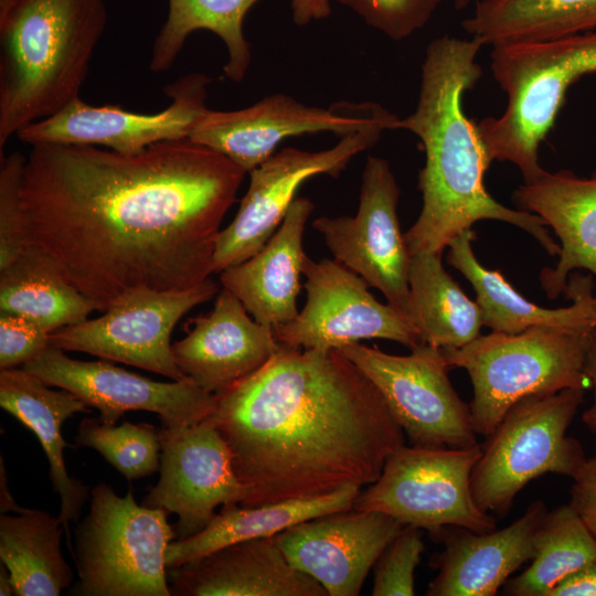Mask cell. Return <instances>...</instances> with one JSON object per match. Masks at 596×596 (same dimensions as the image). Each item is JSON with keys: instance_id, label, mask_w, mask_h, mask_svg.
Wrapping results in <instances>:
<instances>
[{"instance_id": "cell-14", "label": "cell", "mask_w": 596, "mask_h": 596, "mask_svg": "<svg viewBox=\"0 0 596 596\" xmlns=\"http://www.w3.org/2000/svg\"><path fill=\"white\" fill-rule=\"evenodd\" d=\"M302 275L307 301L292 320L273 328L279 343L319 350H338L361 339H386L411 350L424 343L408 319L377 301L370 285L340 262L306 256Z\"/></svg>"}, {"instance_id": "cell-43", "label": "cell", "mask_w": 596, "mask_h": 596, "mask_svg": "<svg viewBox=\"0 0 596 596\" xmlns=\"http://www.w3.org/2000/svg\"><path fill=\"white\" fill-rule=\"evenodd\" d=\"M6 475H3V465L1 460V513H7L9 510H13V512H22L25 509L20 508L10 496L7 482H6Z\"/></svg>"}, {"instance_id": "cell-34", "label": "cell", "mask_w": 596, "mask_h": 596, "mask_svg": "<svg viewBox=\"0 0 596 596\" xmlns=\"http://www.w3.org/2000/svg\"><path fill=\"white\" fill-rule=\"evenodd\" d=\"M75 443L97 450L127 480L148 477L160 467L159 429L147 424L125 422L115 426L84 418Z\"/></svg>"}, {"instance_id": "cell-20", "label": "cell", "mask_w": 596, "mask_h": 596, "mask_svg": "<svg viewBox=\"0 0 596 596\" xmlns=\"http://www.w3.org/2000/svg\"><path fill=\"white\" fill-rule=\"evenodd\" d=\"M172 344L181 373L214 395L265 365L280 344L269 326L257 322L228 289L217 292L213 310Z\"/></svg>"}, {"instance_id": "cell-9", "label": "cell", "mask_w": 596, "mask_h": 596, "mask_svg": "<svg viewBox=\"0 0 596 596\" xmlns=\"http://www.w3.org/2000/svg\"><path fill=\"white\" fill-rule=\"evenodd\" d=\"M481 453L480 445L430 448L404 444L389 457L379 479L359 493L353 509L384 512L430 533L444 526L478 533L496 530L494 515L477 505L471 490V473Z\"/></svg>"}, {"instance_id": "cell-6", "label": "cell", "mask_w": 596, "mask_h": 596, "mask_svg": "<svg viewBox=\"0 0 596 596\" xmlns=\"http://www.w3.org/2000/svg\"><path fill=\"white\" fill-rule=\"evenodd\" d=\"M592 331V330H590ZM590 331L533 327L492 331L455 349H440L448 368L466 370L477 435L489 436L520 400L565 389L590 387L585 371Z\"/></svg>"}, {"instance_id": "cell-4", "label": "cell", "mask_w": 596, "mask_h": 596, "mask_svg": "<svg viewBox=\"0 0 596 596\" xmlns=\"http://www.w3.org/2000/svg\"><path fill=\"white\" fill-rule=\"evenodd\" d=\"M106 23L105 0H0V156L79 97Z\"/></svg>"}, {"instance_id": "cell-13", "label": "cell", "mask_w": 596, "mask_h": 596, "mask_svg": "<svg viewBox=\"0 0 596 596\" xmlns=\"http://www.w3.org/2000/svg\"><path fill=\"white\" fill-rule=\"evenodd\" d=\"M217 292V284L210 278L185 290L131 292L103 316L50 333L49 347L85 352L180 381L185 376L173 359L172 330L188 311Z\"/></svg>"}, {"instance_id": "cell-40", "label": "cell", "mask_w": 596, "mask_h": 596, "mask_svg": "<svg viewBox=\"0 0 596 596\" xmlns=\"http://www.w3.org/2000/svg\"><path fill=\"white\" fill-rule=\"evenodd\" d=\"M549 596H596V561L562 579Z\"/></svg>"}, {"instance_id": "cell-5", "label": "cell", "mask_w": 596, "mask_h": 596, "mask_svg": "<svg viewBox=\"0 0 596 596\" xmlns=\"http://www.w3.org/2000/svg\"><path fill=\"white\" fill-rule=\"evenodd\" d=\"M490 70L507 94L499 117L477 121L491 161H508L524 182L545 170L539 149L553 128L568 88L596 74V30L563 39L492 47Z\"/></svg>"}, {"instance_id": "cell-22", "label": "cell", "mask_w": 596, "mask_h": 596, "mask_svg": "<svg viewBox=\"0 0 596 596\" xmlns=\"http://www.w3.org/2000/svg\"><path fill=\"white\" fill-rule=\"evenodd\" d=\"M173 596H328L294 567L274 536L233 543L167 570Z\"/></svg>"}, {"instance_id": "cell-35", "label": "cell", "mask_w": 596, "mask_h": 596, "mask_svg": "<svg viewBox=\"0 0 596 596\" xmlns=\"http://www.w3.org/2000/svg\"><path fill=\"white\" fill-rule=\"evenodd\" d=\"M393 41L424 28L445 0H336Z\"/></svg>"}, {"instance_id": "cell-25", "label": "cell", "mask_w": 596, "mask_h": 596, "mask_svg": "<svg viewBox=\"0 0 596 596\" xmlns=\"http://www.w3.org/2000/svg\"><path fill=\"white\" fill-rule=\"evenodd\" d=\"M0 406L26 426L38 437L50 465L49 477L61 498L58 519L66 532L72 555L70 522H77L91 490L67 472L63 450L67 446L61 434L63 423L87 406L66 390H52L24 369L0 371Z\"/></svg>"}, {"instance_id": "cell-39", "label": "cell", "mask_w": 596, "mask_h": 596, "mask_svg": "<svg viewBox=\"0 0 596 596\" xmlns=\"http://www.w3.org/2000/svg\"><path fill=\"white\" fill-rule=\"evenodd\" d=\"M570 504L596 541V456L586 458L573 477Z\"/></svg>"}, {"instance_id": "cell-1", "label": "cell", "mask_w": 596, "mask_h": 596, "mask_svg": "<svg viewBox=\"0 0 596 596\" xmlns=\"http://www.w3.org/2000/svg\"><path fill=\"white\" fill-rule=\"evenodd\" d=\"M247 172L189 138L124 153L31 146L21 202L28 246L97 311L210 278L221 223Z\"/></svg>"}, {"instance_id": "cell-36", "label": "cell", "mask_w": 596, "mask_h": 596, "mask_svg": "<svg viewBox=\"0 0 596 596\" xmlns=\"http://www.w3.org/2000/svg\"><path fill=\"white\" fill-rule=\"evenodd\" d=\"M422 529L405 525L374 565L373 596L415 595V570L424 551Z\"/></svg>"}, {"instance_id": "cell-10", "label": "cell", "mask_w": 596, "mask_h": 596, "mask_svg": "<svg viewBox=\"0 0 596 596\" xmlns=\"http://www.w3.org/2000/svg\"><path fill=\"white\" fill-rule=\"evenodd\" d=\"M375 385L412 446H478L470 406L448 377L440 349L423 343L393 355L359 342L338 349Z\"/></svg>"}, {"instance_id": "cell-33", "label": "cell", "mask_w": 596, "mask_h": 596, "mask_svg": "<svg viewBox=\"0 0 596 596\" xmlns=\"http://www.w3.org/2000/svg\"><path fill=\"white\" fill-rule=\"evenodd\" d=\"M530 566L503 585L509 596H549L565 577L596 561V541L573 509L547 511L534 534Z\"/></svg>"}, {"instance_id": "cell-44", "label": "cell", "mask_w": 596, "mask_h": 596, "mask_svg": "<svg viewBox=\"0 0 596 596\" xmlns=\"http://www.w3.org/2000/svg\"><path fill=\"white\" fill-rule=\"evenodd\" d=\"M0 595H15V588L11 579V575L7 566L1 562L0 566Z\"/></svg>"}, {"instance_id": "cell-24", "label": "cell", "mask_w": 596, "mask_h": 596, "mask_svg": "<svg viewBox=\"0 0 596 596\" xmlns=\"http://www.w3.org/2000/svg\"><path fill=\"white\" fill-rule=\"evenodd\" d=\"M313 203L297 196L264 247L247 260L220 273L222 286L259 323L272 328L298 315L297 298L305 257L302 236Z\"/></svg>"}, {"instance_id": "cell-3", "label": "cell", "mask_w": 596, "mask_h": 596, "mask_svg": "<svg viewBox=\"0 0 596 596\" xmlns=\"http://www.w3.org/2000/svg\"><path fill=\"white\" fill-rule=\"evenodd\" d=\"M483 44L476 38L443 35L429 42L421 66L415 110L400 118L397 129L421 141L425 164L418 174L422 210L404 234L409 255L441 254L449 242L481 220H497L522 228L552 256L561 246L544 221L510 209L487 191L483 177L491 164L477 123L462 108V97L481 77L477 62Z\"/></svg>"}, {"instance_id": "cell-15", "label": "cell", "mask_w": 596, "mask_h": 596, "mask_svg": "<svg viewBox=\"0 0 596 596\" xmlns=\"http://www.w3.org/2000/svg\"><path fill=\"white\" fill-rule=\"evenodd\" d=\"M393 115L372 102H338L322 108L276 93L242 109H207L189 139L224 155L248 173L272 157L285 139L317 132L342 137Z\"/></svg>"}, {"instance_id": "cell-28", "label": "cell", "mask_w": 596, "mask_h": 596, "mask_svg": "<svg viewBox=\"0 0 596 596\" xmlns=\"http://www.w3.org/2000/svg\"><path fill=\"white\" fill-rule=\"evenodd\" d=\"M462 29L483 46L563 39L596 30V0H479Z\"/></svg>"}, {"instance_id": "cell-2", "label": "cell", "mask_w": 596, "mask_h": 596, "mask_svg": "<svg viewBox=\"0 0 596 596\" xmlns=\"http://www.w3.org/2000/svg\"><path fill=\"white\" fill-rule=\"evenodd\" d=\"M278 351L216 394L206 418L256 507L369 486L405 434L363 372L338 350Z\"/></svg>"}, {"instance_id": "cell-27", "label": "cell", "mask_w": 596, "mask_h": 596, "mask_svg": "<svg viewBox=\"0 0 596 596\" xmlns=\"http://www.w3.org/2000/svg\"><path fill=\"white\" fill-rule=\"evenodd\" d=\"M359 493V487H345L318 498L256 507L237 503L222 505L221 511L201 532L168 545L167 568L180 566L233 543L274 536L316 517L351 510Z\"/></svg>"}, {"instance_id": "cell-31", "label": "cell", "mask_w": 596, "mask_h": 596, "mask_svg": "<svg viewBox=\"0 0 596 596\" xmlns=\"http://www.w3.org/2000/svg\"><path fill=\"white\" fill-rule=\"evenodd\" d=\"M259 0H169L168 17L155 39L150 68L169 70L180 54L188 36L198 30L216 34L227 51L224 76L240 83L252 62L251 45L243 24L252 7Z\"/></svg>"}, {"instance_id": "cell-26", "label": "cell", "mask_w": 596, "mask_h": 596, "mask_svg": "<svg viewBox=\"0 0 596 596\" xmlns=\"http://www.w3.org/2000/svg\"><path fill=\"white\" fill-rule=\"evenodd\" d=\"M473 240L471 228L456 235L447 246V262L473 287L485 327L505 333L533 327L575 331H590L596 327L589 281L572 277L565 290L573 299L568 307L549 309L538 306L519 294L498 270L487 269L478 262L471 246Z\"/></svg>"}, {"instance_id": "cell-18", "label": "cell", "mask_w": 596, "mask_h": 596, "mask_svg": "<svg viewBox=\"0 0 596 596\" xmlns=\"http://www.w3.org/2000/svg\"><path fill=\"white\" fill-rule=\"evenodd\" d=\"M159 436L160 478L142 504L178 515L172 525L177 540L205 529L216 507L244 503L247 492L235 473L230 448L210 421L162 426Z\"/></svg>"}, {"instance_id": "cell-46", "label": "cell", "mask_w": 596, "mask_h": 596, "mask_svg": "<svg viewBox=\"0 0 596 596\" xmlns=\"http://www.w3.org/2000/svg\"><path fill=\"white\" fill-rule=\"evenodd\" d=\"M593 318L596 322V296L592 295Z\"/></svg>"}, {"instance_id": "cell-21", "label": "cell", "mask_w": 596, "mask_h": 596, "mask_svg": "<svg viewBox=\"0 0 596 596\" xmlns=\"http://www.w3.org/2000/svg\"><path fill=\"white\" fill-rule=\"evenodd\" d=\"M547 509L533 501L523 514L501 530L485 533L444 526L430 533L444 550L430 566L438 570L427 596H493L534 555V534Z\"/></svg>"}, {"instance_id": "cell-38", "label": "cell", "mask_w": 596, "mask_h": 596, "mask_svg": "<svg viewBox=\"0 0 596 596\" xmlns=\"http://www.w3.org/2000/svg\"><path fill=\"white\" fill-rule=\"evenodd\" d=\"M49 336L36 322L1 311L0 369H12L34 359L49 347Z\"/></svg>"}, {"instance_id": "cell-42", "label": "cell", "mask_w": 596, "mask_h": 596, "mask_svg": "<svg viewBox=\"0 0 596 596\" xmlns=\"http://www.w3.org/2000/svg\"><path fill=\"white\" fill-rule=\"evenodd\" d=\"M585 371L593 389V403L583 412L582 421L596 434V327L589 332Z\"/></svg>"}, {"instance_id": "cell-30", "label": "cell", "mask_w": 596, "mask_h": 596, "mask_svg": "<svg viewBox=\"0 0 596 596\" xmlns=\"http://www.w3.org/2000/svg\"><path fill=\"white\" fill-rule=\"evenodd\" d=\"M409 289L414 326L424 343L455 349L480 336V307L446 272L441 254L423 252L411 256Z\"/></svg>"}, {"instance_id": "cell-8", "label": "cell", "mask_w": 596, "mask_h": 596, "mask_svg": "<svg viewBox=\"0 0 596 596\" xmlns=\"http://www.w3.org/2000/svg\"><path fill=\"white\" fill-rule=\"evenodd\" d=\"M584 389L526 396L488 436L471 473V490L485 512L505 517L517 494L545 473L573 478L586 460L581 443L567 436Z\"/></svg>"}, {"instance_id": "cell-32", "label": "cell", "mask_w": 596, "mask_h": 596, "mask_svg": "<svg viewBox=\"0 0 596 596\" xmlns=\"http://www.w3.org/2000/svg\"><path fill=\"white\" fill-rule=\"evenodd\" d=\"M0 309L52 333L86 320L95 307L42 254L28 247L0 268Z\"/></svg>"}, {"instance_id": "cell-17", "label": "cell", "mask_w": 596, "mask_h": 596, "mask_svg": "<svg viewBox=\"0 0 596 596\" xmlns=\"http://www.w3.org/2000/svg\"><path fill=\"white\" fill-rule=\"evenodd\" d=\"M50 386L70 391L99 412L104 424L115 425L127 411L159 415L162 426H191L214 411L216 396L189 377L158 382L107 361H79L47 347L22 365Z\"/></svg>"}, {"instance_id": "cell-16", "label": "cell", "mask_w": 596, "mask_h": 596, "mask_svg": "<svg viewBox=\"0 0 596 596\" xmlns=\"http://www.w3.org/2000/svg\"><path fill=\"white\" fill-rule=\"evenodd\" d=\"M211 78L191 73L170 83L164 93L168 107L153 114L124 109L119 105H89L79 97L57 113L18 132L30 145H91L134 153L163 141L189 138L206 107Z\"/></svg>"}, {"instance_id": "cell-23", "label": "cell", "mask_w": 596, "mask_h": 596, "mask_svg": "<svg viewBox=\"0 0 596 596\" xmlns=\"http://www.w3.org/2000/svg\"><path fill=\"white\" fill-rule=\"evenodd\" d=\"M512 199L517 209L540 216L560 240L557 264L540 275L550 299L565 292L573 270L585 269L596 277V168L589 177L545 170L515 189Z\"/></svg>"}, {"instance_id": "cell-37", "label": "cell", "mask_w": 596, "mask_h": 596, "mask_svg": "<svg viewBox=\"0 0 596 596\" xmlns=\"http://www.w3.org/2000/svg\"><path fill=\"white\" fill-rule=\"evenodd\" d=\"M26 156H0V268L18 258L29 246L21 202Z\"/></svg>"}, {"instance_id": "cell-45", "label": "cell", "mask_w": 596, "mask_h": 596, "mask_svg": "<svg viewBox=\"0 0 596 596\" xmlns=\"http://www.w3.org/2000/svg\"><path fill=\"white\" fill-rule=\"evenodd\" d=\"M471 1L472 0H454V4L457 10H462L467 8L471 3Z\"/></svg>"}, {"instance_id": "cell-19", "label": "cell", "mask_w": 596, "mask_h": 596, "mask_svg": "<svg viewBox=\"0 0 596 596\" xmlns=\"http://www.w3.org/2000/svg\"><path fill=\"white\" fill-rule=\"evenodd\" d=\"M405 525L380 511L316 517L274 535L290 564L328 596H358L379 556Z\"/></svg>"}, {"instance_id": "cell-12", "label": "cell", "mask_w": 596, "mask_h": 596, "mask_svg": "<svg viewBox=\"0 0 596 596\" xmlns=\"http://www.w3.org/2000/svg\"><path fill=\"white\" fill-rule=\"evenodd\" d=\"M400 188L387 160L370 156L353 216H320L312 222L336 260L379 289L387 304L414 324L408 253L401 232Z\"/></svg>"}, {"instance_id": "cell-7", "label": "cell", "mask_w": 596, "mask_h": 596, "mask_svg": "<svg viewBox=\"0 0 596 596\" xmlns=\"http://www.w3.org/2000/svg\"><path fill=\"white\" fill-rule=\"evenodd\" d=\"M168 512L119 497L99 482L91 489L87 515L75 530L73 558L82 596H171L166 551L175 539Z\"/></svg>"}, {"instance_id": "cell-29", "label": "cell", "mask_w": 596, "mask_h": 596, "mask_svg": "<svg viewBox=\"0 0 596 596\" xmlns=\"http://www.w3.org/2000/svg\"><path fill=\"white\" fill-rule=\"evenodd\" d=\"M64 528L45 511L1 513L0 558L10 572L17 596H58L74 574L61 552Z\"/></svg>"}, {"instance_id": "cell-41", "label": "cell", "mask_w": 596, "mask_h": 596, "mask_svg": "<svg viewBox=\"0 0 596 596\" xmlns=\"http://www.w3.org/2000/svg\"><path fill=\"white\" fill-rule=\"evenodd\" d=\"M295 24L302 26L322 20L331 13V0H291Z\"/></svg>"}, {"instance_id": "cell-11", "label": "cell", "mask_w": 596, "mask_h": 596, "mask_svg": "<svg viewBox=\"0 0 596 596\" xmlns=\"http://www.w3.org/2000/svg\"><path fill=\"white\" fill-rule=\"evenodd\" d=\"M400 117L377 121L342 136L320 151L283 148L251 170L249 184L234 220L220 231L213 272L238 265L258 253L281 224L299 187L309 178H337L359 153L372 148L385 130L397 129Z\"/></svg>"}]
</instances>
